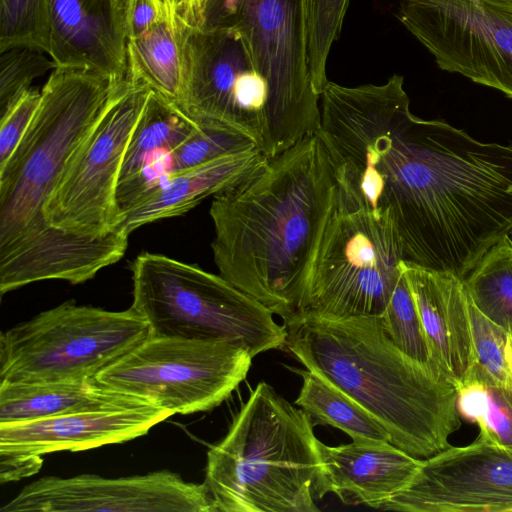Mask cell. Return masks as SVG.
Instances as JSON below:
<instances>
[{"instance_id":"cell-1","label":"cell","mask_w":512,"mask_h":512,"mask_svg":"<svg viewBox=\"0 0 512 512\" xmlns=\"http://www.w3.org/2000/svg\"><path fill=\"white\" fill-rule=\"evenodd\" d=\"M340 197L386 220L404 261L464 279L512 228V144L410 111L404 80L364 84L320 129Z\"/></svg>"},{"instance_id":"cell-2","label":"cell","mask_w":512,"mask_h":512,"mask_svg":"<svg viewBox=\"0 0 512 512\" xmlns=\"http://www.w3.org/2000/svg\"><path fill=\"white\" fill-rule=\"evenodd\" d=\"M337 199L314 133L214 196L211 248L219 274L287 324L301 315L311 265Z\"/></svg>"},{"instance_id":"cell-3","label":"cell","mask_w":512,"mask_h":512,"mask_svg":"<svg viewBox=\"0 0 512 512\" xmlns=\"http://www.w3.org/2000/svg\"><path fill=\"white\" fill-rule=\"evenodd\" d=\"M131 83L83 68H54L38 109L0 167V293L43 280L71 284L114 264L111 250L49 226L45 206L69 161Z\"/></svg>"},{"instance_id":"cell-4","label":"cell","mask_w":512,"mask_h":512,"mask_svg":"<svg viewBox=\"0 0 512 512\" xmlns=\"http://www.w3.org/2000/svg\"><path fill=\"white\" fill-rule=\"evenodd\" d=\"M284 326L286 346L297 360L367 410L393 445L417 458L450 446L461 426L457 388L398 349L381 316H302Z\"/></svg>"},{"instance_id":"cell-5","label":"cell","mask_w":512,"mask_h":512,"mask_svg":"<svg viewBox=\"0 0 512 512\" xmlns=\"http://www.w3.org/2000/svg\"><path fill=\"white\" fill-rule=\"evenodd\" d=\"M312 418L262 381L207 453L217 512H317L319 440Z\"/></svg>"},{"instance_id":"cell-6","label":"cell","mask_w":512,"mask_h":512,"mask_svg":"<svg viewBox=\"0 0 512 512\" xmlns=\"http://www.w3.org/2000/svg\"><path fill=\"white\" fill-rule=\"evenodd\" d=\"M131 271V308L148 323L150 337L226 340L252 357L286 346V327L220 274L148 252L135 258Z\"/></svg>"},{"instance_id":"cell-7","label":"cell","mask_w":512,"mask_h":512,"mask_svg":"<svg viewBox=\"0 0 512 512\" xmlns=\"http://www.w3.org/2000/svg\"><path fill=\"white\" fill-rule=\"evenodd\" d=\"M150 337L131 307L108 311L70 300L0 335V383L96 377Z\"/></svg>"},{"instance_id":"cell-8","label":"cell","mask_w":512,"mask_h":512,"mask_svg":"<svg viewBox=\"0 0 512 512\" xmlns=\"http://www.w3.org/2000/svg\"><path fill=\"white\" fill-rule=\"evenodd\" d=\"M403 261L389 222L337 196L311 265L299 317L381 316L402 275Z\"/></svg>"},{"instance_id":"cell-9","label":"cell","mask_w":512,"mask_h":512,"mask_svg":"<svg viewBox=\"0 0 512 512\" xmlns=\"http://www.w3.org/2000/svg\"><path fill=\"white\" fill-rule=\"evenodd\" d=\"M220 26L244 38L287 148L316 133L320 94L310 76L304 0H209L204 28Z\"/></svg>"},{"instance_id":"cell-10","label":"cell","mask_w":512,"mask_h":512,"mask_svg":"<svg viewBox=\"0 0 512 512\" xmlns=\"http://www.w3.org/2000/svg\"><path fill=\"white\" fill-rule=\"evenodd\" d=\"M252 359L231 341L149 337L96 379L173 414H191L222 404L246 378Z\"/></svg>"},{"instance_id":"cell-11","label":"cell","mask_w":512,"mask_h":512,"mask_svg":"<svg viewBox=\"0 0 512 512\" xmlns=\"http://www.w3.org/2000/svg\"><path fill=\"white\" fill-rule=\"evenodd\" d=\"M151 89L131 81L69 161L44 212L58 233L97 247L120 244L116 193L123 160Z\"/></svg>"},{"instance_id":"cell-12","label":"cell","mask_w":512,"mask_h":512,"mask_svg":"<svg viewBox=\"0 0 512 512\" xmlns=\"http://www.w3.org/2000/svg\"><path fill=\"white\" fill-rule=\"evenodd\" d=\"M198 125H218L250 138L268 158L289 149L276 125L268 85L233 26L191 30L179 106Z\"/></svg>"},{"instance_id":"cell-13","label":"cell","mask_w":512,"mask_h":512,"mask_svg":"<svg viewBox=\"0 0 512 512\" xmlns=\"http://www.w3.org/2000/svg\"><path fill=\"white\" fill-rule=\"evenodd\" d=\"M396 17L441 70L512 99V1L401 0Z\"/></svg>"},{"instance_id":"cell-14","label":"cell","mask_w":512,"mask_h":512,"mask_svg":"<svg viewBox=\"0 0 512 512\" xmlns=\"http://www.w3.org/2000/svg\"><path fill=\"white\" fill-rule=\"evenodd\" d=\"M1 512H217L203 483L171 471L106 478L80 474L42 477L26 485Z\"/></svg>"},{"instance_id":"cell-15","label":"cell","mask_w":512,"mask_h":512,"mask_svg":"<svg viewBox=\"0 0 512 512\" xmlns=\"http://www.w3.org/2000/svg\"><path fill=\"white\" fill-rule=\"evenodd\" d=\"M380 510L512 511V450L477 438L422 459L413 480Z\"/></svg>"},{"instance_id":"cell-16","label":"cell","mask_w":512,"mask_h":512,"mask_svg":"<svg viewBox=\"0 0 512 512\" xmlns=\"http://www.w3.org/2000/svg\"><path fill=\"white\" fill-rule=\"evenodd\" d=\"M172 415L169 410L147 405L0 423V453L41 457L52 452L82 451L122 443L145 435Z\"/></svg>"},{"instance_id":"cell-17","label":"cell","mask_w":512,"mask_h":512,"mask_svg":"<svg viewBox=\"0 0 512 512\" xmlns=\"http://www.w3.org/2000/svg\"><path fill=\"white\" fill-rule=\"evenodd\" d=\"M49 56L57 66L128 77L125 0H50Z\"/></svg>"},{"instance_id":"cell-18","label":"cell","mask_w":512,"mask_h":512,"mask_svg":"<svg viewBox=\"0 0 512 512\" xmlns=\"http://www.w3.org/2000/svg\"><path fill=\"white\" fill-rule=\"evenodd\" d=\"M319 454L315 499L333 493L345 504L376 509L404 489L422 463L388 441L353 440L340 446L319 441Z\"/></svg>"},{"instance_id":"cell-19","label":"cell","mask_w":512,"mask_h":512,"mask_svg":"<svg viewBox=\"0 0 512 512\" xmlns=\"http://www.w3.org/2000/svg\"><path fill=\"white\" fill-rule=\"evenodd\" d=\"M434 368L456 388L471 375L474 352L463 280L403 261Z\"/></svg>"},{"instance_id":"cell-20","label":"cell","mask_w":512,"mask_h":512,"mask_svg":"<svg viewBox=\"0 0 512 512\" xmlns=\"http://www.w3.org/2000/svg\"><path fill=\"white\" fill-rule=\"evenodd\" d=\"M128 77L179 106L192 30L160 0H125Z\"/></svg>"},{"instance_id":"cell-21","label":"cell","mask_w":512,"mask_h":512,"mask_svg":"<svg viewBox=\"0 0 512 512\" xmlns=\"http://www.w3.org/2000/svg\"><path fill=\"white\" fill-rule=\"evenodd\" d=\"M267 160L254 148L170 174L122 212L120 225L131 233L145 224L184 214L205 198L243 181Z\"/></svg>"},{"instance_id":"cell-22","label":"cell","mask_w":512,"mask_h":512,"mask_svg":"<svg viewBox=\"0 0 512 512\" xmlns=\"http://www.w3.org/2000/svg\"><path fill=\"white\" fill-rule=\"evenodd\" d=\"M153 405L108 388L96 377L36 383H0V423H17L78 412Z\"/></svg>"},{"instance_id":"cell-23","label":"cell","mask_w":512,"mask_h":512,"mask_svg":"<svg viewBox=\"0 0 512 512\" xmlns=\"http://www.w3.org/2000/svg\"><path fill=\"white\" fill-rule=\"evenodd\" d=\"M198 128L180 107L151 90L127 146L117 191L153 162L170 154Z\"/></svg>"},{"instance_id":"cell-24","label":"cell","mask_w":512,"mask_h":512,"mask_svg":"<svg viewBox=\"0 0 512 512\" xmlns=\"http://www.w3.org/2000/svg\"><path fill=\"white\" fill-rule=\"evenodd\" d=\"M298 373L302 376V387L295 405L313 422L338 428L352 440L390 442L385 428L344 391L311 370H299Z\"/></svg>"},{"instance_id":"cell-25","label":"cell","mask_w":512,"mask_h":512,"mask_svg":"<svg viewBox=\"0 0 512 512\" xmlns=\"http://www.w3.org/2000/svg\"><path fill=\"white\" fill-rule=\"evenodd\" d=\"M473 304L507 332L512 330V238L490 247L463 279Z\"/></svg>"},{"instance_id":"cell-26","label":"cell","mask_w":512,"mask_h":512,"mask_svg":"<svg viewBox=\"0 0 512 512\" xmlns=\"http://www.w3.org/2000/svg\"><path fill=\"white\" fill-rule=\"evenodd\" d=\"M457 392L458 411L478 425V439L512 450V388L469 380Z\"/></svg>"},{"instance_id":"cell-27","label":"cell","mask_w":512,"mask_h":512,"mask_svg":"<svg viewBox=\"0 0 512 512\" xmlns=\"http://www.w3.org/2000/svg\"><path fill=\"white\" fill-rule=\"evenodd\" d=\"M350 0H304L308 61L315 90L322 94L328 78L330 50L339 38Z\"/></svg>"},{"instance_id":"cell-28","label":"cell","mask_w":512,"mask_h":512,"mask_svg":"<svg viewBox=\"0 0 512 512\" xmlns=\"http://www.w3.org/2000/svg\"><path fill=\"white\" fill-rule=\"evenodd\" d=\"M50 0H0V52L25 46L50 49Z\"/></svg>"},{"instance_id":"cell-29","label":"cell","mask_w":512,"mask_h":512,"mask_svg":"<svg viewBox=\"0 0 512 512\" xmlns=\"http://www.w3.org/2000/svg\"><path fill=\"white\" fill-rule=\"evenodd\" d=\"M381 318L386 332L398 349L409 357L434 367L404 270Z\"/></svg>"},{"instance_id":"cell-30","label":"cell","mask_w":512,"mask_h":512,"mask_svg":"<svg viewBox=\"0 0 512 512\" xmlns=\"http://www.w3.org/2000/svg\"><path fill=\"white\" fill-rule=\"evenodd\" d=\"M468 313L475 362L472 373L466 381L479 380L512 388L511 375L505 358L508 332L486 317L473 304L469 296Z\"/></svg>"},{"instance_id":"cell-31","label":"cell","mask_w":512,"mask_h":512,"mask_svg":"<svg viewBox=\"0 0 512 512\" xmlns=\"http://www.w3.org/2000/svg\"><path fill=\"white\" fill-rule=\"evenodd\" d=\"M254 148L255 143L240 132L218 125H199L171 152V174Z\"/></svg>"},{"instance_id":"cell-32","label":"cell","mask_w":512,"mask_h":512,"mask_svg":"<svg viewBox=\"0 0 512 512\" xmlns=\"http://www.w3.org/2000/svg\"><path fill=\"white\" fill-rule=\"evenodd\" d=\"M56 68L53 59L38 49L18 46L1 52L0 116L8 111L28 90L32 82Z\"/></svg>"},{"instance_id":"cell-33","label":"cell","mask_w":512,"mask_h":512,"mask_svg":"<svg viewBox=\"0 0 512 512\" xmlns=\"http://www.w3.org/2000/svg\"><path fill=\"white\" fill-rule=\"evenodd\" d=\"M41 91L28 90L0 116V167L11 157L27 131L40 103Z\"/></svg>"},{"instance_id":"cell-34","label":"cell","mask_w":512,"mask_h":512,"mask_svg":"<svg viewBox=\"0 0 512 512\" xmlns=\"http://www.w3.org/2000/svg\"><path fill=\"white\" fill-rule=\"evenodd\" d=\"M0 464V481L6 483L37 473L42 466V458L0 453Z\"/></svg>"},{"instance_id":"cell-35","label":"cell","mask_w":512,"mask_h":512,"mask_svg":"<svg viewBox=\"0 0 512 512\" xmlns=\"http://www.w3.org/2000/svg\"><path fill=\"white\" fill-rule=\"evenodd\" d=\"M189 28L199 30L205 27L206 10L209 0H160Z\"/></svg>"},{"instance_id":"cell-36","label":"cell","mask_w":512,"mask_h":512,"mask_svg":"<svg viewBox=\"0 0 512 512\" xmlns=\"http://www.w3.org/2000/svg\"><path fill=\"white\" fill-rule=\"evenodd\" d=\"M505 358L512 380V330L507 333Z\"/></svg>"},{"instance_id":"cell-37","label":"cell","mask_w":512,"mask_h":512,"mask_svg":"<svg viewBox=\"0 0 512 512\" xmlns=\"http://www.w3.org/2000/svg\"><path fill=\"white\" fill-rule=\"evenodd\" d=\"M509 236L512 238V228H511V230L509 232Z\"/></svg>"},{"instance_id":"cell-38","label":"cell","mask_w":512,"mask_h":512,"mask_svg":"<svg viewBox=\"0 0 512 512\" xmlns=\"http://www.w3.org/2000/svg\"><path fill=\"white\" fill-rule=\"evenodd\" d=\"M506 1H512V0H506Z\"/></svg>"}]
</instances>
